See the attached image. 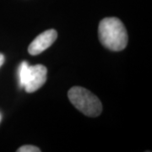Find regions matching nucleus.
<instances>
[{"label":"nucleus","mask_w":152,"mask_h":152,"mask_svg":"<svg viewBox=\"0 0 152 152\" xmlns=\"http://www.w3.org/2000/svg\"><path fill=\"white\" fill-rule=\"evenodd\" d=\"M18 152H40L41 150L37 146L34 145H24V146L20 147L18 150Z\"/></svg>","instance_id":"nucleus-5"},{"label":"nucleus","mask_w":152,"mask_h":152,"mask_svg":"<svg viewBox=\"0 0 152 152\" xmlns=\"http://www.w3.org/2000/svg\"><path fill=\"white\" fill-rule=\"evenodd\" d=\"M99 39L105 48L114 52H119L128 44V33L124 25L115 17L105 18L101 20L98 28Z\"/></svg>","instance_id":"nucleus-1"},{"label":"nucleus","mask_w":152,"mask_h":152,"mask_svg":"<svg viewBox=\"0 0 152 152\" xmlns=\"http://www.w3.org/2000/svg\"><path fill=\"white\" fill-rule=\"evenodd\" d=\"M48 69L44 65H29L26 61L22 62L18 70L19 85L27 93L35 92L45 84Z\"/></svg>","instance_id":"nucleus-3"},{"label":"nucleus","mask_w":152,"mask_h":152,"mask_svg":"<svg viewBox=\"0 0 152 152\" xmlns=\"http://www.w3.org/2000/svg\"><path fill=\"white\" fill-rule=\"evenodd\" d=\"M68 97L71 103L86 116L95 118L102 112L100 99L84 87H72L68 92Z\"/></svg>","instance_id":"nucleus-2"},{"label":"nucleus","mask_w":152,"mask_h":152,"mask_svg":"<svg viewBox=\"0 0 152 152\" xmlns=\"http://www.w3.org/2000/svg\"><path fill=\"white\" fill-rule=\"evenodd\" d=\"M4 61H5V58H4V56L3 53H0V68H1V66L4 64Z\"/></svg>","instance_id":"nucleus-6"},{"label":"nucleus","mask_w":152,"mask_h":152,"mask_svg":"<svg viewBox=\"0 0 152 152\" xmlns=\"http://www.w3.org/2000/svg\"><path fill=\"white\" fill-rule=\"evenodd\" d=\"M58 37L57 31L51 29L40 34L35 38L28 48V52L31 55H38L51 47Z\"/></svg>","instance_id":"nucleus-4"},{"label":"nucleus","mask_w":152,"mask_h":152,"mask_svg":"<svg viewBox=\"0 0 152 152\" xmlns=\"http://www.w3.org/2000/svg\"><path fill=\"white\" fill-rule=\"evenodd\" d=\"M1 120H2V115L0 113V122H1Z\"/></svg>","instance_id":"nucleus-7"}]
</instances>
